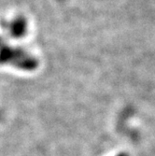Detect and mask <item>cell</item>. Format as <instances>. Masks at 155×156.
Wrapping results in <instances>:
<instances>
[{
  "instance_id": "6da1fadb",
  "label": "cell",
  "mask_w": 155,
  "mask_h": 156,
  "mask_svg": "<svg viewBox=\"0 0 155 156\" xmlns=\"http://www.w3.org/2000/svg\"><path fill=\"white\" fill-rule=\"evenodd\" d=\"M0 63L10 64L23 70H33L37 67V61L22 49L12 48L0 37Z\"/></svg>"
},
{
  "instance_id": "7a4b0ae2",
  "label": "cell",
  "mask_w": 155,
  "mask_h": 156,
  "mask_svg": "<svg viewBox=\"0 0 155 156\" xmlns=\"http://www.w3.org/2000/svg\"><path fill=\"white\" fill-rule=\"evenodd\" d=\"M9 33L13 35V37H22L25 32V22L23 20H14L11 23L6 24Z\"/></svg>"
},
{
  "instance_id": "3957f363",
  "label": "cell",
  "mask_w": 155,
  "mask_h": 156,
  "mask_svg": "<svg viewBox=\"0 0 155 156\" xmlns=\"http://www.w3.org/2000/svg\"><path fill=\"white\" fill-rule=\"evenodd\" d=\"M117 156H129L127 153H124V152H122V153H120V154H118Z\"/></svg>"
}]
</instances>
